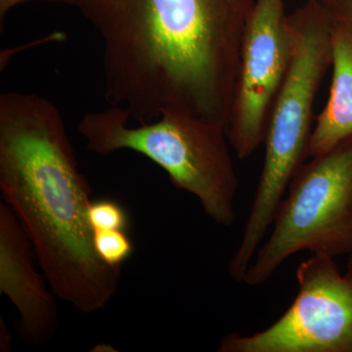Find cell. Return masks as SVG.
I'll return each instance as SVG.
<instances>
[{"label": "cell", "instance_id": "obj_2", "mask_svg": "<svg viewBox=\"0 0 352 352\" xmlns=\"http://www.w3.org/2000/svg\"><path fill=\"white\" fill-rule=\"evenodd\" d=\"M0 189L55 296L82 314L107 307L122 268L95 251L91 188L78 170L61 113L43 96L0 95Z\"/></svg>", "mask_w": 352, "mask_h": 352}, {"label": "cell", "instance_id": "obj_5", "mask_svg": "<svg viewBox=\"0 0 352 352\" xmlns=\"http://www.w3.org/2000/svg\"><path fill=\"white\" fill-rule=\"evenodd\" d=\"M271 226L248 268V286L266 283L300 252L333 258L351 254L352 138L296 170Z\"/></svg>", "mask_w": 352, "mask_h": 352}, {"label": "cell", "instance_id": "obj_16", "mask_svg": "<svg viewBox=\"0 0 352 352\" xmlns=\"http://www.w3.org/2000/svg\"><path fill=\"white\" fill-rule=\"evenodd\" d=\"M346 270H352V252L349 254V258H347Z\"/></svg>", "mask_w": 352, "mask_h": 352}, {"label": "cell", "instance_id": "obj_3", "mask_svg": "<svg viewBox=\"0 0 352 352\" xmlns=\"http://www.w3.org/2000/svg\"><path fill=\"white\" fill-rule=\"evenodd\" d=\"M124 107L85 113L78 132L89 151L109 156L139 153L163 168L177 189L195 197L217 226H232L239 178L229 149L227 129L184 111H166L157 120L131 126Z\"/></svg>", "mask_w": 352, "mask_h": 352}, {"label": "cell", "instance_id": "obj_12", "mask_svg": "<svg viewBox=\"0 0 352 352\" xmlns=\"http://www.w3.org/2000/svg\"><path fill=\"white\" fill-rule=\"evenodd\" d=\"M333 17L352 27V0H319Z\"/></svg>", "mask_w": 352, "mask_h": 352}, {"label": "cell", "instance_id": "obj_6", "mask_svg": "<svg viewBox=\"0 0 352 352\" xmlns=\"http://www.w3.org/2000/svg\"><path fill=\"white\" fill-rule=\"evenodd\" d=\"M296 276L298 294L276 322L252 335L228 333L217 351L352 352V270L312 254Z\"/></svg>", "mask_w": 352, "mask_h": 352}, {"label": "cell", "instance_id": "obj_7", "mask_svg": "<svg viewBox=\"0 0 352 352\" xmlns=\"http://www.w3.org/2000/svg\"><path fill=\"white\" fill-rule=\"evenodd\" d=\"M293 55L284 0H256L243 38L227 135L241 160L263 144L268 120Z\"/></svg>", "mask_w": 352, "mask_h": 352}, {"label": "cell", "instance_id": "obj_9", "mask_svg": "<svg viewBox=\"0 0 352 352\" xmlns=\"http://www.w3.org/2000/svg\"><path fill=\"white\" fill-rule=\"evenodd\" d=\"M333 17V16H332ZM332 82L325 107L316 118L309 156L324 154L352 138V27L333 17Z\"/></svg>", "mask_w": 352, "mask_h": 352}, {"label": "cell", "instance_id": "obj_4", "mask_svg": "<svg viewBox=\"0 0 352 352\" xmlns=\"http://www.w3.org/2000/svg\"><path fill=\"white\" fill-rule=\"evenodd\" d=\"M293 55L272 109L263 144L258 188L234 263L249 265L272 226L296 170L309 157L315 97L332 66L333 17L319 0H307L289 14Z\"/></svg>", "mask_w": 352, "mask_h": 352}, {"label": "cell", "instance_id": "obj_1", "mask_svg": "<svg viewBox=\"0 0 352 352\" xmlns=\"http://www.w3.org/2000/svg\"><path fill=\"white\" fill-rule=\"evenodd\" d=\"M256 0H82L102 39L104 97L138 124L184 111L228 126Z\"/></svg>", "mask_w": 352, "mask_h": 352}, {"label": "cell", "instance_id": "obj_10", "mask_svg": "<svg viewBox=\"0 0 352 352\" xmlns=\"http://www.w3.org/2000/svg\"><path fill=\"white\" fill-rule=\"evenodd\" d=\"M94 243L99 258L112 267L122 268L133 252L126 230L94 231Z\"/></svg>", "mask_w": 352, "mask_h": 352}, {"label": "cell", "instance_id": "obj_13", "mask_svg": "<svg viewBox=\"0 0 352 352\" xmlns=\"http://www.w3.org/2000/svg\"><path fill=\"white\" fill-rule=\"evenodd\" d=\"M27 1H32V0H0V20H1V24L2 21H3L7 13H8L11 9ZM46 1L68 4V6L78 7V8L82 0H46Z\"/></svg>", "mask_w": 352, "mask_h": 352}, {"label": "cell", "instance_id": "obj_8", "mask_svg": "<svg viewBox=\"0 0 352 352\" xmlns=\"http://www.w3.org/2000/svg\"><path fill=\"white\" fill-rule=\"evenodd\" d=\"M34 247L19 219L7 204H0V291L20 316L25 342H50L59 326V314L47 279L36 270Z\"/></svg>", "mask_w": 352, "mask_h": 352}, {"label": "cell", "instance_id": "obj_15", "mask_svg": "<svg viewBox=\"0 0 352 352\" xmlns=\"http://www.w3.org/2000/svg\"><path fill=\"white\" fill-rule=\"evenodd\" d=\"M92 352H113L117 351V349H113L112 346L108 344H97L96 346L91 349Z\"/></svg>", "mask_w": 352, "mask_h": 352}, {"label": "cell", "instance_id": "obj_11", "mask_svg": "<svg viewBox=\"0 0 352 352\" xmlns=\"http://www.w3.org/2000/svg\"><path fill=\"white\" fill-rule=\"evenodd\" d=\"M88 219L94 231L127 230L129 215L118 201L110 199L91 201Z\"/></svg>", "mask_w": 352, "mask_h": 352}, {"label": "cell", "instance_id": "obj_14", "mask_svg": "<svg viewBox=\"0 0 352 352\" xmlns=\"http://www.w3.org/2000/svg\"><path fill=\"white\" fill-rule=\"evenodd\" d=\"M12 333L7 327L3 317H0V351L2 352L11 351L12 349Z\"/></svg>", "mask_w": 352, "mask_h": 352}]
</instances>
